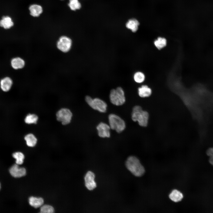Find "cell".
I'll return each instance as SVG.
<instances>
[{
    "instance_id": "obj_4",
    "label": "cell",
    "mask_w": 213,
    "mask_h": 213,
    "mask_svg": "<svg viewBox=\"0 0 213 213\" xmlns=\"http://www.w3.org/2000/svg\"><path fill=\"white\" fill-rule=\"evenodd\" d=\"M108 119L111 129L118 133L121 132L125 129L126 125L125 121L118 115L111 114L109 115Z\"/></svg>"
},
{
    "instance_id": "obj_11",
    "label": "cell",
    "mask_w": 213,
    "mask_h": 213,
    "mask_svg": "<svg viewBox=\"0 0 213 213\" xmlns=\"http://www.w3.org/2000/svg\"><path fill=\"white\" fill-rule=\"evenodd\" d=\"M28 9L30 15L34 17H39L43 12L42 6L37 3L31 4L29 7Z\"/></svg>"
},
{
    "instance_id": "obj_3",
    "label": "cell",
    "mask_w": 213,
    "mask_h": 213,
    "mask_svg": "<svg viewBox=\"0 0 213 213\" xmlns=\"http://www.w3.org/2000/svg\"><path fill=\"white\" fill-rule=\"evenodd\" d=\"M109 99L111 103L116 106L123 104L125 101V93L120 87L112 89L110 93Z\"/></svg>"
},
{
    "instance_id": "obj_28",
    "label": "cell",
    "mask_w": 213,
    "mask_h": 213,
    "mask_svg": "<svg viewBox=\"0 0 213 213\" xmlns=\"http://www.w3.org/2000/svg\"></svg>"
},
{
    "instance_id": "obj_15",
    "label": "cell",
    "mask_w": 213,
    "mask_h": 213,
    "mask_svg": "<svg viewBox=\"0 0 213 213\" xmlns=\"http://www.w3.org/2000/svg\"><path fill=\"white\" fill-rule=\"evenodd\" d=\"M28 201L31 206L36 208L43 205L44 201L42 198L31 196L29 198Z\"/></svg>"
},
{
    "instance_id": "obj_21",
    "label": "cell",
    "mask_w": 213,
    "mask_h": 213,
    "mask_svg": "<svg viewBox=\"0 0 213 213\" xmlns=\"http://www.w3.org/2000/svg\"><path fill=\"white\" fill-rule=\"evenodd\" d=\"M154 44L157 49H161L166 46L167 40L165 38L159 37L154 41Z\"/></svg>"
},
{
    "instance_id": "obj_9",
    "label": "cell",
    "mask_w": 213,
    "mask_h": 213,
    "mask_svg": "<svg viewBox=\"0 0 213 213\" xmlns=\"http://www.w3.org/2000/svg\"><path fill=\"white\" fill-rule=\"evenodd\" d=\"M95 178L94 174L91 171H88L85 176V186L89 190H92L96 187V183L94 181Z\"/></svg>"
},
{
    "instance_id": "obj_2",
    "label": "cell",
    "mask_w": 213,
    "mask_h": 213,
    "mask_svg": "<svg viewBox=\"0 0 213 213\" xmlns=\"http://www.w3.org/2000/svg\"><path fill=\"white\" fill-rule=\"evenodd\" d=\"M149 116L148 113L143 111L140 106H136L133 108L132 119L134 121H138L140 125L143 127L147 126Z\"/></svg>"
},
{
    "instance_id": "obj_10",
    "label": "cell",
    "mask_w": 213,
    "mask_h": 213,
    "mask_svg": "<svg viewBox=\"0 0 213 213\" xmlns=\"http://www.w3.org/2000/svg\"><path fill=\"white\" fill-rule=\"evenodd\" d=\"M99 136L101 138H109L110 135V128L106 124L101 122L97 126Z\"/></svg>"
},
{
    "instance_id": "obj_23",
    "label": "cell",
    "mask_w": 213,
    "mask_h": 213,
    "mask_svg": "<svg viewBox=\"0 0 213 213\" xmlns=\"http://www.w3.org/2000/svg\"><path fill=\"white\" fill-rule=\"evenodd\" d=\"M38 119L37 115L34 114H29L25 119V122L28 124H36Z\"/></svg>"
},
{
    "instance_id": "obj_25",
    "label": "cell",
    "mask_w": 213,
    "mask_h": 213,
    "mask_svg": "<svg viewBox=\"0 0 213 213\" xmlns=\"http://www.w3.org/2000/svg\"><path fill=\"white\" fill-rule=\"evenodd\" d=\"M54 211V209L52 206L47 204L42 205L40 209V212L42 213H53Z\"/></svg>"
},
{
    "instance_id": "obj_27",
    "label": "cell",
    "mask_w": 213,
    "mask_h": 213,
    "mask_svg": "<svg viewBox=\"0 0 213 213\" xmlns=\"http://www.w3.org/2000/svg\"><path fill=\"white\" fill-rule=\"evenodd\" d=\"M1 182H0V191L1 190Z\"/></svg>"
},
{
    "instance_id": "obj_8",
    "label": "cell",
    "mask_w": 213,
    "mask_h": 213,
    "mask_svg": "<svg viewBox=\"0 0 213 213\" xmlns=\"http://www.w3.org/2000/svg\"><path fill=\"white\" fill-rule=\"evenodd\" d=\"M8 171L10 175L12 177L15 178L24 177L26 174V170L25 168L20 167L19 165L15 163L10 167Z\"/></svg>"
},
{
    "instance_id": "obj_6",
    "label": "cell",
    "mask_w": 213,
    "mask_h": 213,
    "mask_svg": "<svg viewBox=\"0 0 213 213\" xmlns=\"http://www.w3.org/2000/svg\"><path fill=\"white\" fill-rule=\"evenodd\" d=\"M72 41L69 37L62 36L58 39L57 43V47L61 51L67 53L71 49L72 46Z\"/></svg>"
},
{
    "instance_id": "obj_18",
    "label": "cell",
    "mask_w": 213,
    "mask_h": 213,
    "mask_svg": "<svg viewBox=\"0 0 213 213\" xmlns=\"http://www.w3.org/2000/svg\"><path fill=\"white\" fill-rule=\"evenodd\" d=\"M170 199L175 202H178L182 200L183 195V194L178 190L175 189L171 192L169 195Z\"/></svg>"
},
{
    "instance_id": "obj_22",
    "label": "cell",
    "mask_w": 213,
    "mask_h": 213,
    "mask_svg": "<svg viewBox=\"0 0 213 213\" xmlns=\"http://www.w3.org/2000/svg\"><path fill=\"white\" fill-rule=\"evenodd\" d=\"M68 6L70 9L73 11L79 10L81 7V4L79 0H69Z\"/></svg>"
},
{
    "instance_id": "obj_17",
    "label": "cell",
    "mask_w": 213,
    "mask_h": 213,
    "mask_svg": "<svg viewBox=\"0 0 213 213\" xmlns=\"http://www.w3.org/2000/svg\"><path fill=\"white\" fill-rule=\"evenodd\" d=\"M138 91L139 96L142 97L149 96L152 92L151 89L146 85H143L139 87Z\"/></svg>"
},
{
    "instance_id": "obj_26",
    "label": "cell",
    "mask_w": 213,
    "mask_h": 213,
    "mask_svg": "<svg viewBox=\"0 0 213 213\" xmlns=\"http://www.w3.org/2000/svg\"><path fill=\"white\" fill-rule=\"evenodd\" d=\"M206 153L209 157V162L213 166V148H210L206 151Z\"/></svg>"
},
{
    "instance_id": "obj_1",
    "label": "cell",
    "mask_w": 213,
    "mask_h": 213,
    "mask_svg": "<svg viewBox=\"0 0 213 213\" xmlns=\"http://www.w3.org/2000/svg\"><path fill=\"white\" fill-rule=\"evenodd\" d=\"M125 165L127 169L136 177L141 176L144 173V167L135 156H129L126 161Z\"/></svg>"
},
{
    "instance_id": "obj_20",
    "label": "cell",
    "mask_w": 213,
    "mask_h": 213,
    "mask_svg": "<svg viewBox=\"0 0 213 213\" xmlns=\"http://www.w3.org/2000/svg\"><path fill=\"white\" fill-rule=\"evenodd\" d=\"M12 157L15 159V163L19 165L23 164L24 162L25 156L21 152L16 151L12 154Z\"/></svg>"
},
{
    "instance_id": "obj_12",
    "label": "cell",
    "mask_w": 213,
    "mask_h": 213,
    "mask_svg": "<svg viewBox=\"0 0 213 213\" xmlns=\"http://www.w3.org/2000/svg\"><path fill=\"white\" fill-rule=\"evenodd\" d=\"M13 84L12 79L6 77L2 79L0 81V86L1 89L4 92H7L11 88Z\"/></svg>"
},
{
    "instance_id": "obj_19",
    "label": "cell",
    "mask_w": 213,
    "mask_h": 213,
    "mask_svg": "<svg viewBox=\"0 0 213 213\" xmlns=\"http://www.w3.org/2000/svg\"><path fill=\"white\" fill-rule=\"evenodd\" d=\"M27 145L30 147L34 146L37 142V139L35 136L32 133L26 135L24 137Z\"/></svg>"
},
{
    "instance_id": "obj_13",
    "label": "cell",
    "mask_w": 213,
    "mask_h": 213,
    "mask_svg": "<svg viewBox=\"0 0 213 213\" xmlns=\"http://www.w3.org/2000/svg\"><path fill=\"white\" fill-rule=\"evenodd\" d=\"M11 65L13 68L17 70L23 68L25 66V62L21 58L17 57L11 59Z\"/></svg>"
},
{
    "instance_id": "obj_7",
    "label": "cell",
    "mask_w": 213,
    "mask_h": 213,
    "mask_svg": "<svg viewBox=\"0 0 213 213\" xmlns=\"http://www.w3.org/2000/svg\"><path fill=\"white\" fill-rule=\"evenodd\" d=\"M72 117L71 111L67 108H62L59 110L56 114L57 120L61 122L63 125H66L71 122Z\"/></svg>"
},
{
    "instance_id": "obj_16",
    "label": "cell",
    "mask_w": 213,
    "mask_h": 213,
    "mask_svg": "<svg viewBox=\"0 0 213 213\" xmlns=\"http://www.w3.org/2000/svg\"><path fill=\"white\" fill-rule=\"evenodd\" d=\"M14 25L11 18L9 16H4L0 20V26L5 29H9Z\"/></svg>"
},
{
    "instance_id": "obj_24",
    "label": "cell",
    "mask_w": 213,
    "mask_h": 213,
    "mask_svg": "<svg viewBox=\"0 0 213 213\" xmlns=\"http://www.w3.org/2000/svg\"><path fill=\"white\" fill-rule=\"evenodd\" d=\"M145 78V77L144 74L140 71L136 72L133 75L134 80L137 83H143L144 81Z\"/></svg>"
},
{
    "instance_id": "obj_14",
    "label": "cell",
    "mask_w": 213,
    "mask_h": 213,
    "mask_svg": "<svg viewBox=\"0 0 213 213\" xmlns=\"http://www.w3.org/2000/svg\"><path fill=\"white\" fill-rule=\"evenodd\" d=\"M140 25L139 21L136 19L132 18L128 20L126 23L127 28L132 32L135 33L138 30Z\"/></svg>"
},
{
    "instance_id": "obj_5",
    "label": "cell",
    "mask_w": 213,
    "mask_h": 213,
    "mask_svg": "<svg viewBox=\"0 0 213 213\" xmlns=\"http://www.w3.org/2000/svg\"><path fill=\"white\" fill-rule=\"evenodd\" d=\"M85 100L88 104L93 109L102 113L106 112L107 104L102 100L98 98L93 99L89 96L85 97Z\"/></svg>"
}]
</instances>
